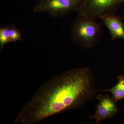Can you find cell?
Returning <instances> with one entry per match:
<instances>
[{
    "mask_svg": "<svg viewBox=\"0 0 124 124\" xmlns=\"http://www.w3.org/2000/svg\"><path fill=\"white\" fill-rule=\"evenodd\" d=\"M89 68H75L51 77L38 88L15 119L19 124H36L58 113L79 108L96 90Z\"/></svg>",
    "mask_w": 124,
    "mask_h": 124,
    "instance_id": "1",
    "label": "cell"
},
{
    "mask_svg": "<svg viewBox=\"0 0 124 124\" xmlns=\"http://www.w3.org/2000/svg\"><path fill=\"white\" fill-rule=\"evenodd\" d=\"M95 19L85 16L76 17L70 26V35L73 42L83 48H93L101 40V25Z\"/></svg>",
    "mask_w": 124,
    "mask_h": 124,
    "instance_id": "2",
    "label": "cell"
},
{
    "mask_svg": "<svg viewBox=\"0 0 124 124\" xmlns=\"http://www.w3.org/2000/svg\"><path fill=\"white\" fill-rule=\"evenodd\" d=\"M84 0H38L33 7L35 13H46L54 18L64 17L79 11Z\"/></svg>",
    "mask_w": 124,
    "mask_h": 124,
    "instance_id": "3",
    "label": "cell"
},
{
    "mask_svg": "<svg viewBox=\"0 0 124 124\" xmlns=\"http://www.w3.org/2000/svg\"><path fill=\"white\" fill-rule=\"evenodd\" d=\"M124 0H84L79 15L96 19L102 16L113 15Z\"/></svg>",
    "mask_w": 124,
    "mask_h": 124,
    "instance_id": "4",
    "label": "cell"
},
{
    "mask_svg": "<svg viewBox=\"0 0 124 124\" xmlns=\"http://www.w3.org/2000/svg\"><path fill=\"white\" fill-rule=\"evenodd\" d=\"M99 102L95 114L90 118L95 120V124H100L102 120L111 118L117 114L119 109L116 106V102L113 97L108 94H99L97 96Z\"/></svg>",
    "mask_w": 124,
    "mask_h": 124,
    "instance_id": "5",
    "label": "cell"
},
{
    "mask_svg": "<svg viewBox=\"0 0 124 124\" xmlns=\"http://www.w3.org/2000/svg\"><path fill=\"white\" fill-rule=\"evenodd\" d=\"M99 18L109 30L112 40L117 38L124 40V23L120 17L113 15L102 16Z\"/></svg>",
    "mask_w": 124,
    "mask_h": 124,
    "instance_id": "6",
    "label": "cell"
},
{
    "mask_svg": "<svg viewBox=\"0 0 124 124\" xmlns=\"http://www.w3.org/2000/svg\"><path fill=\"white\" fill-rule=\"evenodd\" d=\"M118 82L115 86L108 89L96 90V93L102 91H108L111 92L113 95V98L117 102L124 98V75H120L117 77Z\"/></svg>",
    "mask_w": 124,
    "mask_h": 124,
    "instance_id": "7",
    "label": "cell"
},
{
    "mask_svg": "<svg viewBox=\"0 0 124 124\" xmlns=\"http://www.w3.org/2000/svg\"><path fill=\"white\" fill-rule=\"evenodd\" d=\"M10 27L6 25L0 27V51H2L4 49L5 46L9 43V32Z\"/></svg>",
    "mask_w": 124,
    "mask_h": 124,
    "instance_id": "8",
    "label": "cell"
},
{
    "mask_svg": "<svg viewBox=\"0 0 124 124\" xmlns=\"http://www.w3.org/2000/svg\"><path fill=\"white\" fill-rule=\"evenodd\" d=\"M9 42L16 43L18 41H22L23 38L21 37L20 31L17 29L14 23L10 24L9 32Z\"/></svg>",
    "mask_w": 124,
    "mask_h": 124,
    "instance_id": "9",
    "label": "cell"
},
{
    "mask_svg": "<svg viewBox=\"0 0 124 124\" xmlns=\"http://www.w3.org/2000/svg\"></svg>",
    "mask_w": 124,
    "mask_h": 124,
    "instance_id": "10",
    "label": "cell"
}]
</instances>
